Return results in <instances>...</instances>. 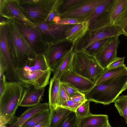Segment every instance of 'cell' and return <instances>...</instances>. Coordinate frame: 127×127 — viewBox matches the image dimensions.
I'll list each match as a JSON object with an SVG mask.
<instances>
[{
    "label": "cell",
    "mask_w": 127,
    "mask_h": 127,
    "mask_svg": "<svg viewBox=\"0 0 127 127\" xmlns=\"http://www.w3.org/2000/svg\"><path fill=\"white\" fill-rule=\"evenodd\" d=\"M8 37L10 56L15 67L24 68L36 54L19 32L13 21L7 19Z\"/></svg>",
    "instance_id": "cell-1"
},
{
    "label": "cell",
    "mask_w": 127,
    "mask_h": 127,
    "mask_svg": "<svg viewBox=\"0 0 127 127\" xmlns=\"http://www.w3.org/2000/svg\"><path fill=\"white\" fill-rule=\"evenodd\" d=\"M23 87L17 82H6L0 95V127L11 124L17 117L15 115L21 100Z\"/></svg>",
    "instance_id": "cell-2"
},
{
    "label": "cell",
    "mask_w": 127,
    "mask_h": 127,
    "mask_svg": "<svg viewBox=\"0 0 127 127\" xmlns=\"http://www.w3.org/2000/svg\"><path fill=\"white\" fill-rule=\"evenodd\" d=\"M127 89L126 74L112 81L95 85L85 94L87 101L106 105L114 102L120 95Z\"/></svg>",
    "instance_id": "cell-3"
},
{
    "label": "cell",
    "mask_w": 127,
    "mask_h": 127,
    "mask_svg": "<svg viewBox=\"0 0 127 127\" xmlns=\"http://www.w3.org/2000/svg\"><path fill=\"white\" fill-rule=\"evenodd\" d=\"M25 16L34 25L43 22L53 9L56 0H18Z\"/></svg>",
    "instance_id": "cell-4"
},
{
    "label": "cell",
    "mask_w": 127,
    "mask_h": 127,
    "mask_svg": "<svg viewBox=\"0 0 127 127\" xmlns=\"http://www.w3.org/2000/svg\"><path fill=\"white\" fill-rule=\"evenodd\" d=\"M51 71L50 69L31 71L22 68L15 67L14 69L18 82L25 88L30 86L37 88H44L49 84Z\"/></svg>",
    "instance_id": "cell-5"
},
{
    "label": "cell",
    "mask_w": 127,
    "mask_h": 127,
    "mask_svg": "<svg viewBox=\"0 0 127 127\" xmlns=\"http://www.w3.org/2000/svg\"><path fill=\"white\" fill-rule=\"evenodd\" d=\"M123 34L121 29L113 24L94 30H89L74 46L75 51L83 50L93 43L102 39Z\"/></svg>",
    "instance_id": "cell-6"
},
{
    "label": "cell",
    "mask_w": 127,
    "mask_h": 127,
    "mask_svg": "<svg viewBox=\"0 0 127 127\" xmlns=\"http://www.w3.org/2000/svg\"><path fill=\"white\" fill-rule=\"evenodd\" d=\"M74 25H63L45 22L35 25L41 32L46 44L64 41L68 32Z\"/></svg>",
    "instance_id": "cell-7"
},
{
    "label": "cell",
    "mask_w": 127,
    "mask_h": 127,
    "mask_svg": "<svg viewBox=\"0 0 127 127\" xmlns=\"http://www.w3.org/2000/svg\"><path fill=\"white\" fill-rule=\"evenodd\" d=\"M102 1L82 0L74 6L61 13L60 15L61 19H75L81 22L89 21V18L94 10Z\"/></svg>",
    "instance_id": "cell-8"
},
{
    "label": "cell",
    "mask_w": 127,
    "mask_h": 127,
    "mask_svg": "<svg viewBox=\"0 0 127 127\" xmlns=\"http://www.w3.org/2000/svg\"><path fill=\"white\" fill-rule=\"evenodd\" d=\"M1 17L32 27L35 25L25 16L19 6L18 0H0Z\"/></svg>",
    "instance_id": "cell-9"
},
{
    "label": "cell",
    "mask_w": 127,
    "mask_h": 127,
    "mask_svg": "<svg viewBox=\"0 0 127 127\" xmlns=\"http://www.w3.org/2000/svg\"><path fill=\"white\" fill-rule=\"evenodd\" d=\"M13 21L19 32L36 54H44L47 45L44 42L40 31L35 27H31Z\"/></svg>",
    "instance_id": "cell-10"
},
{
    "label": "cell",
    "mask_w": 127,
    "mask_h": 127,
    "mask_svg": "<svg viewBox=\"0 0 127 127\" xmlns=\"http://www.w3.org/2000/svg\"><path fill=\"white\" fill-rule=\"evenodd\" d=\"M73 45L66 40L47 44L44 54L51 71L53 72L57 64Z\"/></svg>",
    "instance_id": "cell-11"
},
{
    "label": "cell",
    "mask_w": 127,
    "mask_h": 127,
    "mask_svg": "<svg viewBox=\"0 0 127 127\" xmlns=\"http://www.w3.org/2000/svg\"><path fill=\"white\" fill-rule=\"evenodd\" d=\"M120 41L118 37L112 38L97 52L95 56L97 61L104 69L118 57L117 53Z\"/></svg>",
    "instance_id": "cell-12"
},
{
    "label": "cell",
    "mask_w": 127,
    "mask_h": 127,
    "mask_svg": "<svg viewBox=\"0 0 127 127\" xmlns=\"http://www.w3.org/2000/svg\"><path fill=\"white\" fill-rule=\"evenodd\" d=\"M61 83L70 85L79 92L85 93L95 85V83L90 80L78 75L72 71L64 74L60 79Z\"/></svg>",
    "instance_id": "cell-13"
},
{
    "label": "cell",
    "mask_w": 127,
    "mask_h": 127,
    "mask_svg": "<svg viewBox=\"0 0 127 127\" xmlns=\"http://www.w3.org/2000/svg\"><path fill=\"white\" fill-rule=\"evenodd\" d=\"M45 91L44 88H37L29 86L24 89L19 106L32 107L40 103Z\"/></svg>",
    "instance_id": "cell-14"
},
{
    "label": "cell",
    "mask_w": 127,
    "mask_h": 127,
    "mask_svg": "<svg viewBox=\"0 0 127 127\" xmlns=\"http://www.w3.org/2000/svg\"><path fill=\"white\" fill-rule=\"evenodd\" d=\"M89 56L84 50L75 51L72 68L75 73L90 80L88 67Z\"/></svg>",
    "instance_id": "cell-15"
},
{
    "label": "cell",
    "mask_w": 127,
    "mask_h": 127,
    "mask_svg": "<svg viewBox=\"0 0 127 127\" xmlns=\"http://www.w3.org/2000/svg\"><path fill=\"white\" fill-rule=\"evenodd\" d=\"M74 45L65 54L56 65L53 72V77L60 79L64 73L72 70V64L75 52Z\"/></svg>",
    "instance_id": "cell-16"
},
{
    "label": "cell",
    "mask_w": 127,
    "mask_h": 127,
    "mask_svg": "<svg viewBox=\"0 0 127 127\" xmlns=\"http://www.w3.org/2000/svg\"><path fill=\"white\" fill-rule=\"evenodd\" d=\"M8 25L7 19L0 20V53L4 57L8 64H11L12 61L9 46Z\"/></svg>",
    "instance_id": "cell-17"
},
{
    "label": "cell",
    "mask_w": 127,
    "mask_h": 127,
    "mask_svg": "<svg viewBox=\"0 0 127 127\" xmlns=\"http://www.w3.org/2000/svg\"><path fill=\"white\" fill-rule=\"evenodd\" d=\"M49 108L48 103H40L27 109L15 121L10 124L9 127H21L27 121L35 114Z\"/></svg>",
    "instance_id": "cell-18"
},
{
    "label": "cell",
    "mask_w": 127,
    "mask_h": 127,
    "mask_svg": "<svg viewBox=\"0 0 127 127\" xmlns=\"http://www.w3.org/2000/svg\"><path fill=\"white\" fill-rule=\"evenodd\" d=\"M89 30V21L83 22L75 24L68 32L66 37V40L75 46L77 42L83 37Z\"/></svg>",
    "instance_id": "cell-19"
},
{
    "label": "cell",
    "mask_w": 127,
    "mask_h": 127,
    "mask_svg": "<svg viewBox=\"0 0 127 127\" xmlns=\"http://www.w3.org/2000/svg\"><path fill=\"white\" fill-rule=\"evenodd\" d=\"M105 114H93L81 118H78L79 127H102L108 121Z\"/></svg>",
    "instance_id": "cell-20"
},
{
    "label": "cell",
    "mask_w": 127,
    "mask_h": 127,
    "mask_svg": "<svg viewBox=\"0 0 127 127\" xmlns=\"http://www.w3.org/2000/svg\"><path fill=\"white\" fill-rule=\"evenodd\" d=\"M127 74V67L125 64L113 68L105 69L104 71L95 82V85L111 81L121 76Z\"/></svg>",
    "instance_id": "cell-21"
},
{
    "label": "cell",
    "mask_w": 127,
    "mask_h": 127,
    "mask_svg": "<svg viewBox=\"0 0 127 127\" xmlns=\"http://www.w3.org/2000/svg\"><path fill=\"white\" fill-rule=\"evenodd\" d=\"M50 110L49 127H59L72 112L60 106Z\"/></svg>",
    "instance_id": "cell-22"
},
{
    "label": "cell",
    "mask_w": 127,
    "mask_h": 127,
    "mask_svg": "<svg viewBox=\"0 0 127 127\" xmlns=\"http://www.w3.org/2000/svg\"><path fill=\"white\" fill-rule=\"evenodd\" d=\"M61 82L60 79L51 78L49 89V102L50 109H55L58 106L59 89Z\"/></svg>",
    "instance_id": "cell-23"
},
{
    "label": "cell",
    "mask_w": 127,
    "mask_h": 127,
    "mask_svg": "<svg viewBox=\"0 0 127 127\" xmlns=\"http://www.w3.org/2000/svg\"><path fill=\"white\" fill-rule=\"evenodd\" d=\"M23 68L29 71L37 70L45 71L49 69L45 56L42 53L36 54L35 58L28 62Z\"/></svg>",
    "instance_id": "cell-24"
},
{
    "label": "cell",
    "mask_w": 127,
    "mask_h": 127,
    "mask_svg": "<svg viewBox=\"0 0 127 127\" xmlns=\"http://www.w3.org/2000/svg\"><path fill=\"white\" fill-rule=\"evenodd\" d=\"M88 63L90 79L95 83L105 69H104L100 66L95 57L89 55Z\"/></svg>",
    "instance_id": "cell-25"
},
{
    "label": "cell",
    "mask_w": 127,
    "mask_h": 127,
    "mask_svg": "<svg viewBox=\"0 0 127 127\" xmlns=\"http://www.w3.org/2000/svg\"><path fill=\"white\" fill-rule=\"evenodd\" d=\"M114 0H102L95 8L89 18V24L94 21L99 16L110 11Z\"/></svg>",
    "instance_id": "cell-26"
},
{
    "label": "cell",
    "mask_w": 127,
    "mask_h": 127,
    "mask_svg": "<svg viewBox=\"0 0 127 127\" xmlns=\"http://www.w3.org/2000/svg\"><path fill=\"white\" fill-rule=\"evenodd\" d=\"M127 7V0H114L110 13V20L114 25L122 13Z\"/></svg>",
    "instance_id": "cell-27"
},
{
    "label": "cell",
    "mask_w": 127,
    "mask_h": 127,
    "mask_svg": "<svg viewBox=\"0 0 127 127\" xmlns=\"http://www.w3.org/2000/svg\"><path fill=\"white\" fill-rule=\"evenodd\" d=\"M50 114L49 108L37 113L25 122L21 127H29L38 124L49 117Z\"/></svg>",
    "instance_id": "cell-28"
},
{
    "label": "cell",
    "mask_w": 127,
    "mask_h": 127,
    "mask_svg": "<svg viewBox=\"0 0 127 127\" xmlns=\"http://www.w3.org/2000/svg\"><path fill=\"white\" fill-rule=\"evenodd\" d=\"M114 102L119 115L124 118L127 124V95L119 96Z\"/></svg>",
    "instance_id": "cell-29"
},
{
    "label": "cell",
    "mask_w": 127,
    "mask_h": 127,
    "mask_svg": "<svg viewBox=\"0 0 127 127\" xmlns=\"http://www.w3.org/2000/svg\"><path fill=\"white\" fill-rule=\"evenodd\" d=\"M112 37L105 38L90 44L83 50L89 55L95 57L99 51Z\"/></svg>",
    "instance_id": "cell-30"
},
{
    "label": "cell",
    "mask_w": 127,
    "mask_h": 127,
    "mask_svg": "<svg viewBox=\"0 0 127 127\" xmlns=\"http://www.w3.org/2000/svg\"><path fill=\"white\" fill-rule=\"evenodd\" d=\"M114 25L118 27L123 34L127 36V7L120 15Z\"/></svg>",
    "instance_id": "cell-31"
},
{
    "label": "cell",
    "mask_w": 127,
    "mask_h": 127,
    "mask_svg": "<svg viewBox=\"0 0 127 127\" xmlns=\"http://www.w3.org/2000/svg\"><path fill=\"white\" fill-rule=\"evenodd\" d=\"M90 102L87 101L82 103L77 108L75 113L78 118H82L92 114L90 110Z\"/></svg>",
    "instance_id": "cell-32"
},
{
    "label": "cell",
    "mask_w": 127,
    "mask_h": 127,
    "mask_svg": "<svg viewBox=\"0 0 127 127\" xmlns=\"http://www.w3.org/2000/svg\"><path fill=\"white\" fill-rule=\"evenodd\" d=\"M59 127H79L78 117L75 112L72 111L66 120Z\"/></svg>",
    "instance_id": "cell-33"
},
{
    "label": "cell",
    "mask_w": 127,
    "mask_h": 127,
    "mask_svg": "<svg viewBox=\"0 0 127 127\" xmlns=\"http://www.w3.org/2000/svg\"><path fill=\"white\" fill-rule=\"evenodd\" d=\"M82 103L76 102L69 99L65 101L61 107L75 112L77 108Z\"/></svg>",
    "instance_id": "cell-34"
},
{
    "label": "cell",
    "mask_w": 127,
    "mask_h": 127,
    "mask_svg": "<svg viewBox=\"0 0 127 127\" xmlns=\"http://www.w3.org/2000/svg\"><path fill=\"white\" fill-rule=\"evenodd\" d=\"M82 0H64L62 4L60 6L59 9L61 8L63 10V13L69 8L74 6Z\"/></svg>",
    "instance_id": "cell-35"
},
{
    "label": "cell",
    "mask_w": 127,
    "mask_h": 127,
    "mask_svg": "<svg viewBox=\"0 0 127 127\" xmlns=\"http://www.w3.org/2000/svg\"><path fill=\"white\" fill-rule=\"evenodd\" d=\"M69 99V97L61 83L59 95V106H61L65 101Z\"/></svg>",
    "instance_id": "cell-36"
},
{
    "label": "cell",
    "mask_w": 127,
    "mask_h": 127,
    "mask_svg": "<svg viewBox=\"0 0 127 127\" xmlns=\"http://www.w3.org/2000/svg\"><path fill=\"white\" fill-rule=\"evenodd\" d=\"M76 102L83 103L87 101L84 93L78 92L69 97V99Z\"/></svg>",
    "instance_id": "cell-37"
},
{
    "label": "cell",
    "mask_w": 127,
    "mask_h": 127,
    "mask_svg": "<svg viewBox=\"0 0 127 127\" xmlns=\"http://www.w3.org/2000/svg\"><path fill=\"white\" fill-rule=\"evenodd\" d=\"M7 64L6 60L2 54L0 53V77L4 74L7 69Z\"/></svg>",
    "instance_id": "cell-38"
},
{
    "label": "cell",
    "mask_w": 127,
    "mask_h": 127,
    "mask_svg": "<svg viewBox=\"0 0 127 127\" xmlns=\"http://www.w3.org/2000/svg\"><path fill=\"white\" fill-rule=\"evenodd\" d=\"M61 83L69 97L79 92L70 85L64 83Z\"/></svg>",
    "instance_id": "cell-39"
},
{
    "label": "cell",
    "mask_w": 127,
    "mask_h": 127,
    "mask_svg": "<svg viewBox=\"0 0 127 127\" xmlns=\"http://www.w3.org/2000/svg\"><path fill=\"white\" fill-rule=\"evenodd\" d=\"M125 57L121 58L118 57L111 63L107 68H113L122 65L124 64V60Z\"/></svg>",
    "instance_id": "cell-40"
},
{
    "label": "cell",
    "mask_w": 127,
    "mask_h": 127,
    "mask_svg": "<svg viewBox=\"0 0 127 127\" xmlns=\"http://www.w3.org/2000/svg\"><path fill=\"white\" fill-rule=\"evenodd\" d=\"M81 22L79 20L75 19L64 18L61 19L57 24L63 25H74Z\"/></svg>",
    "instance_id": "cell-41"
},
{
    "label": "cell",
    "mask_w": 127,
    "mask_h": 127,
    "mask_svg": "<svg viewBox=\"0 0 127 127\" xmlns=\"http://www.w3.org/2000/svg\"><path fill=\"white\" fill-rule=\"evenodd\" d=\"M50 119V115L49 117L40 123L35 126L29 127H49Z\"/></svg>",
    "instance_id": "cell-42"
},
{
    "label": "cell",
    "mask_w": 127,
    "mask_h": 127,
    "mask_svg": "<svg viewBox=\"0 0 127 127\" xmlns=\"http://www.w3.org/2000/svg\"><path fill=\"white\" fill-rule=\"evenodd\" d=\"M6 77L5 75L4 74L0 77V95L1 94L4 90L6 82Z\"/></svg>",
    "instance_id": "cell-43"
},
{
    "label": "cell",
    "mask_w": 127,
    "mask_h": 127,
    "mask_svg": "<svg viewBox=\"0 0 127 127\" xmlns=\"http://www.w3.org/2000/svg\"><path fill=\"white\" fill-rule=\"evenodd\" d=\"M102 127H111L108 121L105 123Z\"/></svg>",
    "instance_id": "cell-44"
},
{
    "label": "cell",
    "mask_w": 127,
    "mask_h": 127,
    "mask_svg": "<svg viewBox=\"0 0 127 127\" xmlns=\"http://www.w3.org/2000/svg\"><path fill=\"white\" fill-rule=\"evenodd\" d=\"M7 127L6 126V125H5L3 126H2V127Z\"/></svg>",
    "instance_id": "cell-45"
},
{
    "label": "cell",
    "mask_w": 127,
    "mask_h": 127,
    "mask_svg": "<svg viewBox=\"0 0 127 127\" xmlns=\"http://www.w3.org/2000/svg\"></svg>",
    "instance_id": "cell-46"
}]
</instances>
